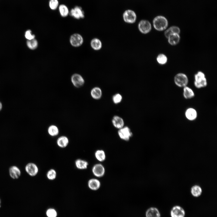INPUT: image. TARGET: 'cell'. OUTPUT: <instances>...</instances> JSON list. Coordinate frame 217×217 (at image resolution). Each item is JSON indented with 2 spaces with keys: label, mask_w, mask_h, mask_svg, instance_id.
Here are the masks:
<instances>
[{
  "label": "cell",
  "mask_w": 217,
  "mask_h": 217,
  "mask_svg": "<svg viewBox=\"0 0 217 217\" xmlns=\"http://www.w3.org/2000/svg\"><path fill=\"white\" fill-rule=\"evenodd\" d=\"M146 216V217H160V214L157 209L152 207L147 211Z\"/></svg>",
  "instance_id": "cb8c5ba5"
},
{
  "label": "cell",
  "mask_w": 217,
  "mask_h": 217,
  "mask_svg": "<svg viewBox=\"0 0 217 217\" xmlns=\"http://www.w3.org/2000/svg\"><path fill=\"white\" fill-rule=\"evenodd\" d=\"M202 190L201 187L199 186L195 185L193 186L191 189V193L192 195L195 197H198L200 196Z\"/></svg>",
  "instance_id": "83f0119b"
},
{
  "label": "cell",
  "mask_w": 217,
  "mask_h": 217,
  "mask_svg": "<svg viewBox=\"0 0 217 217\" xmlns=\"http://www.w3.org/2000/svg\"><path fill=\"white\" fill-rule=\"evenodd\" d=\"M48 132L49 134L52 137L57 136L59 134V131L58 127L55 125H50L48 128Z\"/></svg>",
  "instance_id": "d4e9b609"
},
{
  "label": "cell",
  "mask_w": 217,
  "mask_h": 217,
  "mask_svg": "<svg viewBox=\"0 0 217 217\" xmlns=\"http://www.w3.org/2000/svg\"><path fill=\"white\" fill-rule=\"evenodd\" d=\"M59 11L60 15L63 17H67L69 14L68 8L66 5L64 4H61L59 5Z\"/></svg>",
  "instance_id": "484cf974"
},
{
  "label": "cell",
  "mask_w": 217,
  "mask_h": 217,
  "mask_svg": "<svg viewBox=\"0 0 217 217\" xmlns=\"http://www.w3.org/2000/svg\"><path fill=\"white\" fill-rule=\"evenodd\" d=\"M122 96L119 93L115 94L112 97V99L113 102L115 104L120 103L122 100Z\"/></svg>",
  "instance_id": "d6a6232c"
},
{
  "label": "cell",
  "mask_w": 217,
  "mask_h": 217,
  "mask_svg": "<svg viewBox=\"0 0 217 217\" xmlns=\"http://www.w3.org/2000/svg\"><path fill=\"white\" fill-rule=\"evenodd\" d=\"M112 123L115 127L118 129L124 127V121L122 118L118 116L115 115L113 117Z\"/></svg>",
  "instance_id": "5bb4252c"
},
{
  "label": "cell",
  "mask_w": 217,
  "mask_h": 217,
  "mask_svg": "<svg viewBox=\"0 0 217 217\" xmlns=\"http://www.w3.org/2000/svg\"><path fill=\"white\" fill-rule=\"evenodd\" d=\"M25 169L27 172L30 176H36L38 173V168L35 164L29 163L25 166Z\"/></svg>",
  "instance_id": "8fae6325"
},
{
  "label": "cell",
  "mask_w": 217,
  "mask_h": 217,
  "mask_svg": "<svg viewBox=\"0 0 217 217\" xmlns=\"http://www.w3.org/2000/svg\"><path fill=\"white\" fill-rule=\"evenodd\" d=\"M69 143V140L68 138L64 136L59 137L57 140V143L59 147L61 148L66 147Z\"/></svg>",
  "instance_id": "ffe728a7"
},
{
  "label": "cell",
  "mask_w": 217,
  "mask_h": 217,
  "mask_svg": "<svg viewBox=\"0 0 217 217\" xmlns=\"http://www.w3.org/2000/svg\"><path fill=\"white\" fill-rule=\"evenodd\" d=\"M138 28L140 31L143 34H146L151 30L152 27L149 21L146 20H142L138 24Z\"/></svg>",
  "instance_id": "52a82bcc"
},
{
  "label": "cell",
  "mask_w": 217,
  "mask_h": 217,
  "mask_svg": "<svg viewBox=\"0 0 217 217\" xmlns=\"http://www.w3.org/2000/svg\"><path fill=\"white\" fill-rule=\"evenodd\" d=\"M119 136L121 139L128 141L132 136V133L130 128L127 127H123L119 129L118 131Z\"/></svg>",
  "instance_id": "8992f818"
},
{
  "label": "cell",
  "mask_w": 217,
  "mask_h": 217,
  "mask_svg": "<svg viewBox=\"0 0 217 217\" xmlns=\"http://www.w3.org/2000/svg\"><path fill=\"white\" fill-rule=\"evenodd\" d=\"M76 167L79 169H85L87 168L88 163L87 161L80 159H77L75 162Z\"/></svg>",
  "instance_id": "603a6c76"
},
{
  "label": "cell",
  "mask_w": 217,
  "mask_h": 217,
  "mask_svg": "<svg viewBox=\"0 0 217 217\" xmlns=\"http://www.w3.org/2000/svg\"><path fill=\"white\" fill-rule=\"evenodd\" d=\"M1 199H0V208L1 207Z\"/></svg>",
  "instance_id": "8d00e7d4"
},
{
  "label": "cell",
  "mask_w": 217,
  "mask_h": 217,
  "mask_svg": "<svg viewBox=\"0 0 217 217\" xmlns=\"http://www.w3.org/2000/svg\"><path fill=\"white\" fill-rule=\"evenodd\" d=\"M175 84L178 87H184L187 86L188 83V79L187 75L182 73H179L174 77Z\"/></svg>",
  "instance_id": "277c9868"
},
{
  "label": "cell",
  "mask_w": 217,
  "mask_h": 217,
  "mask_svg": "<svg viewBox=\"0 0 217 217\" xmlns=\"http://www.w3.org/2000/svg\"><path fill=\"white\" fill-rule=\"evenodd\" d=\"M46 215L48 217H56L57 212L54 209L49 208L46 211Z\"/></svg>",
  "instance_id": "836d02e7"
},
{
  "label": "cell",
  "mask_w": 217,
  "mask_h": 217,
  "mask_svg": "<svg viewBox=\"0 0 217 217\" xmlns=\"http://www.w3.org/2000/svg\"><path fill=\"white\" fill-rule=\"evenodd\" d=\"M59 5L58 0H50L49 6L50 8L52 10H55L58 8Z\"/></svg>",
  "instance_id": "1f68e13d"
},
{
  "label": "cell",
  "mask_w": 217,
  "mask_h": 217,
  "mask_svg": "<svg viewBox=\"0 0 217 217\" xmlns=\"http://www.w3.org/2000/svg\"><path fill=\"white\" fill-rule=\"evenodd\" d=\"M70 15L77 19L83 18L84 17V13L82 8L78 6L72 9L69 12Z\"/></svg>",
  "instance_id": "ba28073f"
},
{
  "label": "cell",
  "mask_w": 217,
  "mask_h": 217,
  "mask_svg": "<svg viewBox=\"0 0 217 217\" xmlns=\"http://www.w3.org/2000/svg\"><path fill=\"white\" fill-rule=\"evenodd\" d=\"M100 185L99 181L95 178L91 179L88 182V185L89 188L93 190H98L99 188Z\"/></svg>",
  "instance_id": "2e32d148"
},
{
  "label": "cell",
  "mask_w": 217,
  "mask_h": 217,
  "mask_svg": "<svg viewBox=\"0 0 217 217\" xmlns=\"http://www.w3.org/2000/svg\"><path fill=\"white\" fill-rule=\"evenodd\" d=\"M168 24L167 19L162 15L156 17L153 21L154 27L158 31H162L165 30L168 27Z\"/></svg>",
  "instance_id": "6da1fadb"
},
{
  "label": "cell",
  "mask_w": 217,
  "mask_h": 217,
  "mask_svg": "<svg viewBox=\"0 0 217 217\" xmlns=\"http://www.w3.org/2000/svg\"><path fill=\"white\" fill-rule=\"evenodd\" d=\"M180 32V30L178 27L176 26H172L170 27L165 31L164 32V35L167 38L170 35L174 33L179 34Z\"/></svg>",
  "instance_id": "44dd1931"
},
{
  "label": "cell",
  "mask_w": 217,
  "mask_h": 217,
  "mask_svg": "<svg viewBox=\"0 0 217 217\" xmlns=\"http://www.w3.org/2000/svg\"><path fill=\"white\" fill-rule=\"evenodd\" d=\"M91 48L94 50L99 51L102 48V43L101 41L98 38H93L90 42Z\"/></svg>",
  "instance_id": "e0dca14e"
},
{
  "label": "cell",
  "mask_w": 217,
  "mask_h": 217,
  "mask_svg": "<svg viewBox=\"0 0 217 217\" xmlns=\"http://www.w3.org/2000/svg\"><path fill=\"white\" fill-rule=\"evenodd\" d=\"M183 95L186 99H190L194 96V93L192 90L187 86L184 87Z\"/></svg>",
  "instance_id": "7402d4cb"
},
{
  "label": "cell",
  "mask_w": 217,
  "mask_h": 217,
  "mask_svg": "<svg viewBox=\"0 0 217 217\" xmlns=\"http://www.w3.org/2000/svg\"><path fill=\"white\" fill-rule=\"evenodd\" d=\"M27 44L28 48L32 50L36 49L38 45L37 41L35 39L27 40Z\"/></svg>",
  "instance_id": "f1b7e54d"
},
{
  "label": "cell",
  "mask_w": 217,
  "mask_h": 217,
  "mask_svg": "<svg viewBox=\"0 0 217 217\" xmlns=\"http://www.w3.org/2000/svg\"><path fill=\"white\" fill-rule=\"evenodd\" d=\"M25 37L28 40H31L35 39V36L32 33L30 30H27L25 33Z\"/></svg>",
  "instance_id": "e575fe53"
},
{
  "label": "cell",
  "mask_w": 217,
  "mask_h": 217,
  "mask_svg": "<svg viewBox=\"0 0 217 217\" xmlns=\"http://www.w3.org/2000/svg\"><path fill=\"white\" fill-rule=\"evenodd\" d=\"M93 175L97 177H102L104 174L105 170L104 166L100 164H96L92 169Z\"/></svg>",
  "instance_id": "30bf717a"
},
{
  "label": "cell",
  "mask_w": 217,
  "mask_h": 217,
  "mask_svg": "<svg viewBox=\"0 0 217 217\" xmlns=\"http://www.w3.org/2000/svg\"><path fill=\"white\" fill-rule=\"evenodd\" d=\"M123 18L126 22L132 24L135 21L136 15L134 11L131 10H127L124 13Z\"/></svg>",
  "instance_id": "9c48e42d"
},
{
  "label": "cell",
  "mask_w": 217,
  "mask_h": 217,
  "mask_svg": "<svg viewBox=\"0 0 217 217\" xmlns=\"http://www.w3.org/2000/svg\"><path fill=\"white\" fill-rule=\"evenodd\" d=\"M46 176L48 179L50 180H54L56 177V171L53 169H50L47 173Z\"/></svg>",
  "instance_id": "4dcf8cb0"
},
{
  "label": "cell",
  "mask_w": 217,
  "mask_h": 217,
  "mask_svg": "<svg viewBox=\"0 0 217 217\" xmlns=\"http://www.w3.org/2000/svg\"><path fill=\"white\" fill-rule=\"evenodd\" d=\"M156 60L157 62L160 64L163 65L165 64L167 61L166 56L164 54H159L157 57Z\"/></svg>",
  "instance_id": "f546056e"
},
{
  "label": "cell",
  "mask_w": 217,
  "mask_h": 217,
  "mask_svg": "<svg viewBox=\"0 0 217 217\" xmlns=\"http://www.w3.org/2000/svg\"><path fill=\"white\" fill-rule=\"evenodd\" d=\"M185 114L186 118L190 121L194 120L197 117V111L192 108H188L185 111Z\"/></svg>",
  "instance_id": "4fadbf2b"
},
{
  "label": "cell",
  "mask_w": 217,
  "mask_h": 217,
  "mask_svg": "<svg viewBox=\"0 0 217 217\" xmlns=\"http://www.w3.org/2000/svg\"><path fill=\"white\" fill-rule=\"evenodd\" d=\"M90 94L93 99L96 100L99 99L102 96V90L98 87H95L92 89L90 92Z\"/></svg>",
  "instance_id": "ac0fdd59"
},
{
  "label": "cell",
  "mask_w": 217,
  "mask_h": 217,
  "mask_svg": "<svg viewBox=\"0 0 217 217\" xmlns=\"http://www.w3.org/2000/svg\"><path fill=\"white\" fill-rule=\"evenodd\" d=\"M95 156L97 160L100 162L104 161L105 158V152L102 150H97L95 153Z\"/></svg>",
  "instance_id": "4316f807"
},
{
  "label": "cell",
  "mask_w": 217,
  "mask_h": 217,
  "mask_svg": "<svg viewBox=\"0 0 217 217\" xmlns=\"http://www.w3.org/2000/svg\"><path fill=\"white\" fill-rule=\"evenodd\" d=\"M167 38L168 43L170 45L174 46L179 43L180 37L179 34L174 33L170 35Z\"/></svg>",
  "instance_id": "d6986e66"
},
{
  "label": "cell",
  "mask_w": 217,
  "mask_h": 217,
  "mask_svg": "<svg viewBox=\"0 0 217 217\" xmlns=\"http://www.w3.org/2000/svg\"><path fill=\"white\" fill-rule=\"evenodd\" d=\"M71 81L74 87L77 88H80L83 86L85 80L82 76L78 73H74L71 77Z\"/></svg>",
  "instance_id": "5b68a950"
},
{
  "label": "cell",
  "mask_w": 217,
  "mask_h": 217,
  "mask_svg": "<svg viewBox=\"0 0 217 217\" xmlns=\"http://www.w3.org/2000/svg\"><path fill=\"white\" fill-rule=\"evenodd\" d=\"M69 41L70 45L72 46L78 48L82 45L84 42V39L80 33H75L70 36Z\"/></svg>",
  "instance_id": "3957f363"
},
{
  "label": "cell",
  "mask_w": 217,
  "mask_h": 217,
  "mask_svg": "<svg viewBox=\"0 0 217 217\" xmlns=\"http://www.w3.org/2000/svg\"><path fill=\"white\" fill-rule=\"evenodd\" d=\"M2 102L0 101V111L2 109Z\"/></svg>",
  "instance_id": "d590c367"
},
{
  "label": "cell",
  "mask_w": 217,
  "mask_h": 217,
  "mask_svg": "<svg viewBox=\"0 0 217 217\" xmlns=\"http://www.w3.org/2000/svg\"><path fill=\"white\" fill-rule=\"evenodd\" d=\"M9 173L11 177L13 179L18 178L21 174L20 170L15 166H11L9 168Z\"/></svg>",
  "instance_id": "9a60e30c"
},
{
  "label": "cell",
  "mask_w": 217,
  "mask_h": 217,
  "mask_svg": "<svg viewBox=\"0 0 217 217\" xmlns=\"http://www.w3.org/2000/svg\"><path fill=\"white\" fill-rule=\"evenodd\" d=\"M194 85L197 88L200 89L206 86L207 83L204 74L199 71L194 75Z\"/></svg>",
  "instance_id": "7a4b0ae2"
},
{
  "label": "cell",
  "mask_w": 217,
  "mask_h": 217,
  "mask_svg": "<svg viewBox=\"0 0 217 217\" xmlns=\"http://www.w3.org/2000/svg\"><path fill=\"white\" fill-rule=\"evenodd\" d=\"M184 210L179 206L173 207L171 211V217H184Z\"/></svg>",
  "instance_id": "7c38bea8"
}]
</instances>
